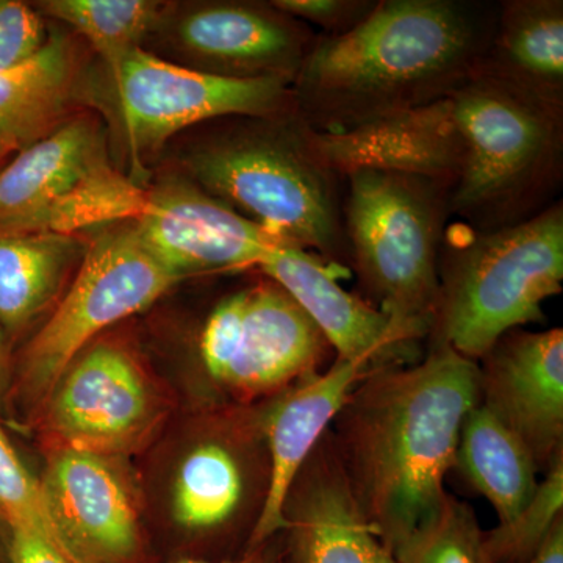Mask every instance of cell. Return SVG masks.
<instances>
[{
	"mask_svg": "<svg viewBox=\"0 0 563 563\" xmlns=\"http://www.w3.org/2000/svg\"><path fill=\"white\" fill-rule=\"evenodd\" d=\"M47 38L38 11L20 0H0V70L31 60Z\"/></svg>",
	"mask_w": 563,
	"mask_h": 563,
	"instance_id": "cell-29",
	"label": "cell"
},
{
	"mask_svg": "<svg viewBox=\"0 0 563 563\" xmlns=\"http://www.w3.org/2000/svg\"><path fill=\"white\" fill-rule=\"evenodd\" d=\"M131 222L143 243L184 279L257 269L274 247L287 244L187 180L146 191Z\"/></svg>",
	"mask_w": 563,
	"mask_h": 563,
	"instance_id": "cell-12",
	"label": "cell"
},
{
	"mask_svg": "<svg viewBox=\"0 0 563 563\" xmlns=\"http://www.w3.org/2000/svg\"><path fill=\"white\" fill-rule=\"evenodd\" d=\"M479 365L481 404L525 443L539 472L563 455V331L507 332Z\"/></svg>",
	"mask_w": 563,
	"mask_h": 563,
	"instance_id": "cell-15",
	"label": "cell"
},
{
	"mask_svg": "<svg viewBox=\"0 0 563 563\" xmlns=\"http://www.w3.org/2000/svg\"><path fill=\"white\" fill-rule=\"evenodd\" d=\"M448 98L463 151L450 198L455 224L498 231L559 201L563 107L479 73Z\"/></svg>",
	"mask_w": 563,
	"mask_h": 563,
	"instance_id": "cell-4",
	"label": "cell"
},
{
	"mask_svg": "<svg viewBox=\"0 0 563 563\" xmlns=\"http://www.w3.org/2000/svg\"><path fill=\"white\" fill-rule=\"evenodd\" d=\"M41 9L69 24L113 68L141 47L161 18L162 3L150 0H49Z\"/></svg>",
	"mask_w": 563,
	"mask_h": 563,
	"instance_id": "cell-25",
	"label": "cell"
},
{
	"mask_svg": "<svg viewBox=\"0 0 563 563\" xmlns=\"http://www.w3.org/2000/svg\"><path fill=\"white\" fill-rule=\"evenodd\" d=\"M479 401V363L429 344L413 365L366 374L336 415L355 501L396 561L442 509L462 422Z\"/></svg>",
	"mask_w": 563,
	"mask_h": 563,
	"instance_id": "cell-1",
	"label": "cell"
},
{
	"mask_svg": "<svg viewBox=\"0 0 563 563\" xmlns=\"http://www.w3.org/2000/svg\"><path fill=\"white\" fill-rule=\"evenodd\" d=\"M11 390V365L5 332L0 328V404Z\"/></svg>",
	"mask_w": 563,
	"mask_h": 563,
	"instance_id": "cell-34",
	"label": "cell"
},
{
	"mask_svg": "<svg viewBox=\"0 0 563 563\" xmlns=\"http://www.w3.org/2000/svg\"><path fill=\"white\" fill-rule=\"evenodd\" d=\"M477 73L563 107V0H501Z\"/></svg>",
	"mask_w": 563,
	"mask_h": 563,
	"instance_id": "cell-21",
	"label": "cell"
},
{
	"mask_svg": "<svg viewBox=\"0 0 563 563\" xmlns=\"http://www.w3.org/2000/svg\"><path fill=\"white\" fill-rule=\"evenodd\" d=\"M181 459L173 517L198 539H222L250 517L252 492H268L269 459L261 410H232Z\"/></svg>",
	"mask_w": 563,
	"mask_h": 563,
	"instance_id": "cell-13",
	"label": "cell"
},
{
	"mask_svg": "<svg viewBox=\"0 0 563 563\" xmlns=\"http://www.w3.org/2000/svg\"><path fill=\"white\" fill-rule=\"evenodd\" d=\"M492 0H379L354 31L318 33L291 91L307 124L342 133L448 98L479 69Z\"/></svg>",
	"mask_w": 563,
	"mask_h": 563,
	"instance_id": "cell-2",
	"label": "cell"
},
{
	"mask_svg": "<svg viewBox=\"0 0 563 563\" xmlns=\"http://www.w3.org/2000/svg\"><path fill=\"white\" fill-rule=\"evenodd\" d=\"M526 563H563V520L555 525L539 553Z\"/></svg>",
	"mask_w": 563,
	"mask_h": 563,
	"instance_id": "cell-33",
	"label": "cell"
},
{
	"mask_svg": "<svg viewBox=\"0 0 563 563\" xmlns=\"http://www.w3.org/2000/svg\"><path fill=\"white\" fill-rule=\"evenodd\" d=\"M284 514L282 563H399L355 501L331 429L292 483Z\"/></svg>",
	"mask_w": 563,
	"mask_h": 563,
	"instance_id": "cell-17",
	"label": "cell"
},
{
	"mask_svg": "<svg viewBox=\"0 0 563 563\" xmlns=\"http://www.w3.org/2000/svg\"><path fill=\"white\" fill-rule=\"evenodd\" d=\"M188 155L191 179L280 242L350 269L343 207L346 181L320 132L291 109L231 117Z\"/></svg>",
	"mask_w": 563,
	"mask_h": 563,
	"instance_id": "cell-3",
	"label": "cell"
},
{
	"mask_svg": "<svg viewBox=\"0 0 563 563\" xmlns=\"http://www.w3.org/2000/svg\"><path fill=\"white\" fill-rule=\"evenodd\" d=\"M344 181V235L362 298L421 344L431 332L439 299L451 187L415 174L368 168L347 173Z\"/></svg>",
	"mask_w": 563,
	"mask_h": 563,
	"instance_id": "cell-6",
	"label": "cell"
},
{
	"mask_svg": "<svg viewBox=\"0 0 563 563\" xmlns=\"http://www.w3.org/2000/svg\"><path fill=\"white\" fill-rule=\"evenodd\" d=\"M165 409L151 374L128 347L96 342L69 363L36 415L49 450L121 459L150 442Z\"/></svg>",
	"mask_w": 563,
	"mask_h": 563,
	"instance_id": "cell-9",
	"label": "cell"
},
{
	"mask_svg": "<svg viewBox=\"0 0 563 563\" xmlns=\"http://www.w3.org/2000/svg\"><path fill=\"white\" fill-rule=\"evenodd\" d=\"M88 244L57 232L0 231V328L16 335L58 302Z\"/></svg>",
	"mask_w": 563,
	"mask_h": 563,
	"instance_id": "cell-23",
	"label": "cell"
},
{
	"mask_svg": "<svg viewBox=\"0 0 563 563\" xmlns=\"http://www.w3.org/2000/svg\"><path fill=\"white\" fill-rule=\"evenodd\" d=\"M184 280L143 243L132 222L101 233L73 284L25 347L14 391L38 413L58 377L99 333L150 307Z\"/></svg>",
	"mask_w": 563,
	"mask_h": 563,
	"instance_id": "cell-7",
	"label": "cell"
},
{
	"mask_svg": "<svg viewBox=\"0 0 563 563\" xmlns=\"http://www.w3.org/2000/svg\"><path fill=\"white\" fill-rule=\"evenodd\" d=\"M176 35L181 51L206 73L292 85L318 32L272 2H210L188 10Z\"/></svg>",
	"mask_w": 563,
	"mask_h": 563,
	"instance_id": "cell-16",
	"label": "cell"
},
{
	"mask_svg": "<svg viewBox=\"0 0 563 563\" xmlns=\"http://www.w3.org/2000/svg\"><path fill=\"white\" fill-rule=\"evenodd\" d=\"M279 537L268 540L266 543L244 551L239 558L225 559V561H209V559L181 558L172 563H282V544Z\"/></svg>",
	"mask_w": 563,
	"mask_h": 563,
	"instance_id": "cell-32",
	"label": "cell"
},
{
	"mask_svg": "<svg viewBox=\"0 0 563 563\" xmlns=\"http://www.w3.org/2000/svg\"><path fill=\"white\" fill-rule=\"evenodd\" d=\"M325 157L342 176L385 169L444 181L453 188L462 165V139L450 98L342 133H321Z\"/></svg>",
	"mask_w": 563,
	"mask_h": 563,
	"instance_id": "cell-20",
	"label": "cell"
},
{
	"mask_svg": "<svg viewBox=\"0 0 563 563\" xmlns=\"http://www.w3.org/2000/svg\"><path fill=\"white\" fill-rule=\"evenodd\" d=\"M257 269L295 299L339 361L363 363L372 373L421 361L420 343L362 296L344 290L339 277L346 269L290 244L274 247Z\"/></svg>",
	"mask_w": 563,
	"mask_h": 563,
	"instance_id": "cell-14",
	"label": "cell"
},
{
	"mask_svg": "<svg viewBox=\"0 0 563 563\" xmlns=\"http://www.w3.org/2000/svg\"><path fill=\"white\" fill-rule=\"evenodd\" d=\"M76 84V54L62 35H49L31 60L0 70V162L68 121Z\"/></svg>",
	"mask_w": 563,
	"mask_h": 563,
	"instance_id": "cell-22",
	"label": "cell"
},
{
	"mask_svg": "<svg viewBox=\"0 0 563 563\" xmlns=\"http://www.w3.org/2000/svg\"><path fill=\"white\" fill-rule=\"evenodd\" d=\"M454 468L490 501L499 525L514 520L539 485L528 448L481 402L462 422Z\"/></svg>",
	"mask_w": 563,
	"mask_h": 563,
	"instance_id": "cell-24",
	"label": "cell"
},
{
	"mask_svg": "<svg viewBox=\"0 0 563 563\" xmlns=\"http://www.w3.org/2000/svg\"><path fill=\"white\" fill-rule=\"evenodd\" d=\"M7 563H81L60 539L13 529L7 539Z\"/></svg>",
	"mask_w": 563,
	"mask_h": 563,
	"instance_id": "cell-31",
	"label": "cell"
},
{
	"mask_svg": "<svg viewBox=\"0 0 563 563\" xmlns=\"http://www.w3.org/2000/svg\"><path fill=\"white\" fill-rule=\"evenodd\" d=\"M0 521L9 531H31L60 539L52 525L40 481L29 472L0 424ZM62 540V539H60Z\"/></svg>",
	"mask_w": 563,
	"mask_h": 563,
	"instance_id": "cell-28",
	"label": "cell"
},
{
	"mask_svg": "<svg viewBox=\"0 0 563 563\" xmlns=\"http://www.w3.org/2000/svg\"><path fill=\"white\" fill-rule=\"evenodd\" d=\"M132 161L191 125L231 117H269L295 109L291 85L233 79L162 60L136 47L110 68Z\"/></svg>",
	"mask_w": 563,
	"mask_h": 563,
	"instance_id": "cell-10",
	"label": "cell"
},
{
	"mask_svg": "<svg viewBox=\"0 0 563 563\" xmlns=\"http://www.w3.org/2000/svg\"><path fill=\"white\" fill-rule=\"evenodd\" d=\"M369 373L363 363L335 358L328 369L309 374L262 402L261 421L268 450L269 481L247 550L284 531L285 503L292 483L331 429L355 385Z\"/></svg>",
	"mask_w": 563,
	"mask_h": 563,
	"instance_id": "cell-18",
	"label": "cell"
},
{
	"mask_svg": "<svg viewBox=\"0 0 563 563\" xmlns=\"http://www.w3.org/2000/svg\"><path fill=\"white\" fill-rule=\"evenodd\" d=\"M399 563H492L484 531L468 504L448 495L431 525L398 559Z\"/></svg>",
	"mask_w": 563,
	"mask_h": 563,
	"instance_id": "cell-27",
	"label": "cell"
},
{
	"mask_svg": "<svg viewBox=\"0 0 563 563\" xmlns=\"http://www.w3.org/2000/svg\"><path fill=\"white\" fill-rule=\"evenodd\" d=\"M118 457L49 450L40 479L55 531L81 563H155Z\"/></svg>",
	"mask_w": 563,
	"mask_h": 563,
	"instance_id": "cell-11",
	"label": "cell"
},
{
	"mask_svg": "<svg viewBox=\"0 0 563 563\" xmlns=\"http://www.w3.org/2000/svg\"><path fill=\"white\" fill-rule=\"evenodd\" d=\"M562 282V199L498 231L450 225L440 252L429 344L481 361L507 332L542 322L543 303L561 295Z\"/></svg>",
	"mask_w": 563,
	"mask_h": 563,
	"instance_id": "cell-5",
	"label": "cell"
},
{
	"mask_svg": "<svg viewBox=\"0 0 563 563\" xmlns=\"http://www.w3.org/2000/svg\"><path fill=\"white\" fill-rule=\"evenodd\" d=\"M379 0H273L292 20L318 29L324 36H342L368 20Z\"/></svg>",
	"mask_w": 563,
	"mask_h": 563,
	"instance_id": "cell-30",
	"label": "cell"
},
{
	"mask_svg": "<svg viewBox=\"0 0 563 563\" xmlns=\"http://www.w3.org/2000/svg\"><path fill=\"white\" fill-rule=\"evenodd\" d=\"M111 169L98 122L90 117L63 122L0 168V231L35 232Z\"/></svg>",
	"mask_w": 563,
	"mask_h": 563,
	"instance_id": "cell-19",
	"label": "cell"
},
{
	"mask_svg": "<svg viewBox=\"0 0 563 563\" xmlns=\"http://www.w3.org/2000/svg\"><path fill=\"white\" fill-rule=\"evenodd\" d=\"M531 501L509 523L484 532L492 563H526L539 553L551 531L563 520V455L547 470Z\"/></svg>",
	"mask_w": 563,
	"mask_h": 563,
	"instance_id": "cell-26",
	"label": "cell"
},
{
	"mask_svg": "<svg viewBox=\"0 0 563 563\" xmlns=\"http://www.w3.org/2000/svg\"><path fill=\"white\" fill-rule=\"evenodd\" d=\"M221 296L201 325L198 357L210 390L239 407L265 402L333 354L312 320L279 284L258 272Z\"/></svg>",
	"mask_w": 563,
	"mask_h": 563,
	"instance_id": "cell-8",
	"label": "cell"
}]
</instances>
